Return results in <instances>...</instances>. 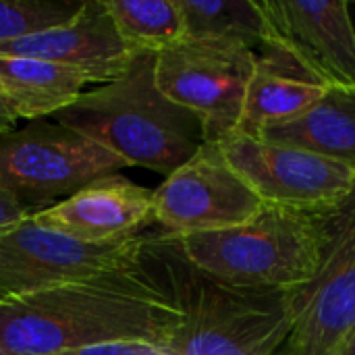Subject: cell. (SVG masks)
<instances>
[{
	"instance_id": "cell-1",
	"label": "cell",
	"mask_w": 355,
	"mask_h": 355,
	"mask_svg": "<svg viewBox=\"0 0 355 355\" xmlns=\"http://www.w3.org/2000/svg\"><path fill=\"white\" fill-rule=\"evenodd\" d=\"M179 312L139 256L137 262L0 302V343L8 355H54L110 343L164 349Z\"/></svg>"
},
{
	"instance_id": "cell-2",
	"label": "cell",
	"mask_w": 355,
	"mask_h": 355,
	"mask_svg": "<svg viewBox=\"0 0 355 355\" xmlns=\"http://www.w3.org/2000/svg\"><path fill=\"white\" fill-rule=\"evenodd\" d=\"M141 258L179 312L168 355H277L287 341L293 291L220 281L193 266L164 233L146 237Z\"/></svg>"
},
{
	"instance_id": "cell-3",
	"label": "cell",
	"mask_w": 355,
	"mask_h": 355,
	"mask_svg": "<svg viewBox=\"0 0 355 355\" xmlns=\"http://www.w3.org/2000/svg\"><path fill=\"white\" fill-rule=\"evenodd\" d=\"M154 56H135L121 79L83 92L52 121L96 141L127 166L168 177L206 144V131L198 114L158 89Z\"/></svg>"
},
{
	"instance_id": "cell-4",
	"label": "cell",
	"mask_w": 355,
	"mask_h": 355,
	"mask_svg": "<svg viewBox=\"0 0 355 355\" xmlns=\"http://www.w3.org/2000/svg\"><path fill=\"white\" fill-rule=\"evenodd\" d=\"M318 212L264 204L248 223L223 231L173 237L200 270L239 287L295 291L320 266Z\"/></svg>"
},
{
	"instance_id": "cell-5",
	"label": "cell",
	"mask_w": 355,
	"mask_h": 355,
	"mask_svg": "<svg viewBox=\"0 0 355 355\" xmlns=\"http://www.w3.org/2000/svg\"><path fill=\"white\" fill-rule=\"evenodd\" d=\"M264 40L258 60L281 75L355 89V29L349 0H258Z\"/></svg>"
},
{
	"instance_id": "cell-6",
	"label": "cell",
	"mask_w": 355,
	"mask_h": 355,
	"mask_svg": "<svg viewBox=\"0 0 355 355\" xmlns=\"http://www.w3.org/2000/svg\"><path fill=\"white\" fill-rule=\"evenodd\" d=\"M123 168L121 158L56 121L0 133V185L31 214Z\"/></svg>"
},
{
	"instance_id": "cell-7",
	"label": "cell",
	"mask_w": 355,
	"mask_h": 355,
	"mask_svg": "<svg viewBox=\"0 0 355 355\" xmlns=\"http://www.w3.org/2000/svg\"><path fill=\"white\" fill-rule=\"evenodd\" d=\"M320 266L291 293L293 329L277 355H333L355 329V179L318 214Z\"/></svg>"
},
{
	"instance_id": "cell-8",
	"label": "cell",
	"mask_w": 355,
	"mask_h": 355,
	"mask_svg": "<svg viewBox=\"0 0 355 355\" xmlns=\"http://www.w3.org/2000/svg\"><path fill=\"white\" fill-rule=\"evenodd\" d=\"M258 52L183 40L154 56L158 89L204 123L206 141L237 131Z\"/></svg>"
},
{
	"instance_id": "cell-9",
	"label": "cell",
	"mask_w": 355,
	"mask_h": 355,
	"mask_svg": "<svg viewBox=\"0 0 355 355\" xmlns=\"http://www.w3.org/2000/svg\"><path fill=\"white\" fill-rule=\"evenodd\" d=\"M144 243V235L87 243L27 216L0 233V302L133 264Z\"/></svg>"
},
{
	"instance_id": "cell-10",
	"label": "cell",
	"mask_w": 355,
	"mask_h": 355,
	"mask_svg": "<svg viewBox=\"0 0 355 355\" xmlns=\"http://www.w3.org/2000/svg\"><path fill=\"white\" fill-rule=\"evenodd\" d=\"M216 144L227 164L268 206L320 212L335 206L354 185V166L293 146L239 131Z\"/></svg>"
},
{
	"instance_id": "cell-11",
	"label": "cell",
	"mask_w": 355,
	"mask_h": 355,
	"mask_svg": "<svg viewBox=\"0 0 355 355\" xmlns=\"http://www.w3.org/2000/svg\"><path fill=\"white\" fill-rule=\"evenodd\" d=\"M262 206L214 141H206L152 196L154 223L173 237L239 227Z\"/></svg>"
},
{
	"instance_id": "cell-12",
	"label": "cell",
	"mask_w": 355,
	"mask_h": 355,
	"mask_svg": "<svg viewBox=\"0 0 355 355\" xmlns=\"http://www.w3.org/2000/svg\"><path fill=\"white\" fill-rule=\"evenodd\" d=\"M0 56L58 62L100 85L121 79L135 60L102 0H87L77 17L64 25L0 44Z\"/></svg>"
},
{
	"instance_id": "cell-13",
	"label": "cell",
	"mask_w": 355,
	"mask_h": 355,
	"mask_svg": "<svg viewBox=\"0 0 355 355\" xmlns=\"http://www.w3.org/2000/svg\"><path fill=\"white\" fill-rule=\"evenodd\" d=\"M154 191L121 175L92 181L54 206L33 212L31 218L52 231L87 243L114 241L139 235L150 223Z\"/></svg>"
},
{
	"instance_id": "cell-14",
	"label": "cell",
	"mask_w": 355,
	"mask_h": 355,
	"mask_svg": "<svg viewBox=\"0 0 355 355\" xmlns=\"http://www.w3.org/2000/svg\"><path fill=\"white\" fill-rule=\"evenodd\" d=\"M256 137L355 168V89H324L322 98L306 112L268 127Z\"/></svg>"
},
{
	"instance_id": "cell-15",
	"label": "cell",
	"mask_w": 355,
	"mask_h": 355,
	"mask_svg": "<svg viewBox=\"0 0 355 355\" xmlns=\"http://www.w3.org/2000/svg\"><path fill=\"white\" fill-rule=\"evenodd\" d=\"M89 81L75 69L25 56H0V96L17 119L42 121L71 106Z\"/></svg>"
},
{
	"instance_id": "cell-16",
	"label": "cell",
	"mask_w": 355,
	"mask_h": 355,
	"mask_svg": "<svg viewBox=\"0 0 355 355\" xmlns=\"http://www.w3.org/2000/svg\"><path fill=\"white\" fill-rule=\"evenodd\" d=\"M185 40L235 46L258 52L264 40V12L258 0H177Z\"/></svg>"
},
{
	"instance_id": "cell-17",
	"label": "cell",
	"mask_w": 355,
	"mask_h": 355,
	"mask_svg": "<svg viewBox=\"0 0 355 355\" xmlns=\"http://www.w3.org/2000/svg\"><path fill=\"white\" fill-rule=\"evenodd\" d=\"M322 94L324 87L275 73L258 60L245 89L237 131L256 137L268 127L300 116L312 104H316Z\"/></svg>"
},
{
	"instance_id": "cell-18",
	"label": "cell",
	"mask_w": 355,
	"mask_h": 355,
	"mask_svg": "<svg viewBox=\"0 0 355 355\" xmlns=\"http://www.w3.org/2000/svg\"><path fill=\"white\" fill-rule=\"evenodd\" d=\"M133 56L158 54L185 40L177 0H102Z\"/></svg>"
},
{
	"instance_id": "cell-19",
	"label": "cell",
	"mask_w": 355,
	"mask_h": 355,
	"mask_svg": "<svg viewBox=\"0 0 355 355\" xmlns=\"http://www.w3.org/2000/svg\"><path fill=\"white\" fill-rule=\"evenodd\" d=\"M85 0H0V44L64 25Z\"/></svg>"
},
{
	"instance_id": "cell-20",
	"label": "cell",
	"mask_w": 355,
	"mask_h": 355,
	"mask_svg": "<svg viewBox=\"0 0 355 355\" xmlns=\"http://www.w3.org/2000/svg\"><path fill=\"white\" fill-rule=\"evenodd\" d=\"M54 355H168L164 349L146 343H110L98 347H85L75 352H62Z\"/></svg>"
},
{
	"instance_id": "cell-21",
	"label": "cell",
	"mask_w": 355,
	"mask_h": 355,
	"mask_svg": "<svg viewBox=\"0 0 355 355\" xmlns=\"http://www.w3.org/2000/svg\"><path fill=\"white\" fill-rule=\"evenodd\" d=\"M27 216H31V212L23 204H19L8 189L0 185V233L25 220Z\"/></svg>"
},
{
	"instance_id": "cell-22",
	"label": "cell",
	"mask_w": 355,
	"mask_h": 355,
	"mask_svg": "<svg viewBox=\"0 0 355 355\" xmlns=\"http://www.w3.org/2000/svg\"><path fill=\"white\" fill-rule=\"evenodd\" d=\"M19 119L15 116V112H12V108L6 104V100L0 96V133H6V131H10V129H15V123H17Z\"/></svg>"
},
{
	"instance_id": "cell-23",
	"label": "cell",
	"mask_w": 355,
	"mask_h": 355,
	"mask_svg": "<svg viewBox=\"0 0 355 355\" xmlns=\"http://www.w3.org/2000/svg\"><path fill=\"white\" fill-rule=\"evenodd\" d=\"M333 355H355V329L339 343V347Z\"/></svg>"
},
{
	"instance_id": "cell-24",
	"label": "cell",
	"mask_w": 355,
	"mask_h": 355,
	"mask_svg": "<svg viewBox=\"0 0 355 355\" xmlns=\"http://www.w3.org/2000/svg\"><path fill=\"white\" fill-rule=\"evenodd\" d=\"M349 15H352V21H354V29H355V0H349Z\"/></svg>"
},
{
	"instance_id": "cell-25",
	"label": "cell",
	"mask_w": 355,
	"mask_h": 355,
	"mask_svg": "<svg viewBox=\"0 0 355 355\" xmlns=\"http://www.w3.org/2000/svg\"><path fill=\"white\" fill-rule=\"evenodd\" d=\"M0 355H8V354H6V349L2 347V343H0Z\"/></svg>"
}]
</instances>
